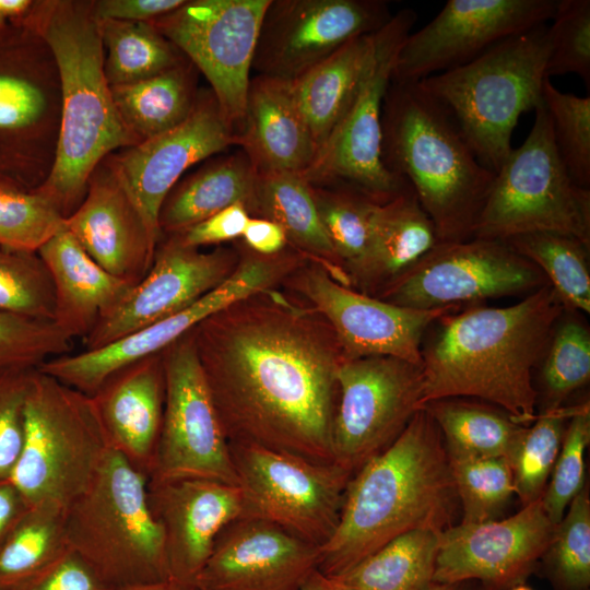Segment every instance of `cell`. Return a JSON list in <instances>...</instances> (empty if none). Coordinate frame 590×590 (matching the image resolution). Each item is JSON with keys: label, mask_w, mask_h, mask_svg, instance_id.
I'll list each match as a JSON object with an SVG mask.
<instances>
[{"label": "cell", "mask_w": 590, "mask_h": 590, "mask_svg": "<svg viewBox=\"0 0 590 590\" xmlns=\"http://www.w3.org/2000/svg\"><path fill=\"white\" fill-rule=\"evenodd\" d=\"M375 45L376 32L357 37L290 82L317 152L350 105L373 58Z\"/></svg>", "instance_id": "1f68e13d"}, {"label": "cell", "mask_w": 590, "mask_h": 590, "mask_svg": "<svg viewBox=\"0 0 590 590\" xmlns=\"http://www.w3.org/2000/svg\"><path fill=\"white\" fill-rule=\"evenodd\" d=\"M446 451L461 508L460 523L498 519L515 494L512 471L508 461L447 448Z\"/></svg>", "instance_id": "60d3db41"}, {"label": "cell", "mask_w": 590, "mask_h": 590, "mask_svg": "<svg viewBox=\"0 0 590 590\" xmlns=\"http://www.w3.org/2000/svg\"><path fill=\"white\" fill-rule=\"evenodd\" d=\"M381 155L434 222L439 241L472 238L495 174L477 160L447 113L418 83L390 82Z\"/></svg>", "instance_id": "5b68a950"}, {"label": "cell", "mask_w": 590, "mask_h": 590, "mask_svg": "<svg viewBox=\"0 0 590 590\" xmlns=\"http://www.w3.org/2000/svg\"><path fill=\"white\" fill-rule=\"evenodd\" d=\"M229 449L240 516L273 522L318 547L329 541L352 476L347 471L250 444L231 442Z\"/></svg>", "instance_id": "7c38bea8"}, {"label": "cell", "mask_w": 590, "mask_h": 590, "mask_svg": "<svg viewBox=\"0 0 590 590\" xmlns=\"http://www.w3.org/2000/svg\"><path fill=\"white\" fill-rule=\"evenodd\" d=\"M504 241L541 270L566 311L590 312L589 245L557 233H531Z\"/></svg>", "instance_id": "f35d334b"}, {"label": "cell", "mask_w": 590, "mask_h": 590, "mask_svg": "<svg viewBox=\"0 0 590 590\" xmlns=\"http://www.w3.org/2000/svg\"><path fill=\"white\" fill-rule=\"evenodd\" d=\"M258 295L191 330L226 438L333 462L337 373L344 358L335 335L329 324Z\"/></svg>", "instance_id": "6da1fadb"}, {"label": "cell", "mask_w": 590, "mask_h": 590, "mask_svg": "<svg viewBox=\"0 0 590 590\" xmlns=\"http://www.w3.org/2000/svg\"><path fill=\"white\" fill-rule=\"evenodd\" d=\"M311 190L337 258L354 273L366 251L375 201L352 189L333 192L311 185Z\"/></svg>", "instance_id": "bcb514c9"}, {"label": "cell", "mask_w": 590, "mask_h": 590, "mask_svg": "<svg viewBox=\"0 0 590 590\" xmlns=\"http://www.w3.org/2000/svg\"><path fill=\"white\" fill-rule=\"evenodd\" d=\"M64 225V217L36 190L0 188V246L37 252Z\"/></svg>", "instance_id": "7dc6e473"}, {"label": "cell", "mask_w": 590, "mask_h": 590, "mask_svg": "<svg viewBox=\"0 0 590 590\" xmlns=\"http://www.w3.org/2000/svg\"><path fill=\"white\" fill-rule=\"evenodd\" d=\"M71 343L54 321L0 312V369L38 368L67 354Z\"/></svg>", "instance_id": "f907efd6"}, {"label": "cell", "mask_w": 590, "mask_h": 590, "mask_svg": "<svg viewBox=\"0 0 590 590\" xmlns=\"http://www.w3.org/2000/svg\"><path fill=\"white\" fill-rule=\"evenodd\" d=\"M416 17L403 9L376 32L373 58L350 105L302 174L309 184L342 182L378 203L411 188L382 162L381 114L398 50Z\"/></svg>", "instance_id": "8fae6325"}, {"label": "cell", "mask_w": 590, "mask_h": 590, "mask_svg": "<svg viewBox=\"0 0 590 590\" xmlns=\"http://www.w3.org/2000/svg\"><path fill=\"white\" fill-rule=\"evenodd\" d=\"M22 495L10 479L0 481V545L26 510Z\"/></svg>", "instance_id": "6f0895ef"}, {"label": "cell", "mask_w": 590, "mask_h": 590, "mask_svg": "<svg viewBox=\"0 0 590 590\" xmlns=\"http://www.w3.org/2000/svg\"><path fill=\"white\" fill-rule=\"evenodd\" d=\"M241 237L252 252L261 256L278 255L288 243L284 229L279 224L257 216H250Z\"/></svg>", "instance_id": "9f6ffc18"}, {"label": "cell", "mask_w": 590, "mask_h": 590, "mask_svg": "<svg viewBox=\"0 0 590 590\" xmlns=\"http://www.w3.org/2000/svg\"><path fill=\"white\" fill-rule=\"evenodd\" d=\"M508 590H532L530 587L526 586L524 583L517 585Z\"/></svg>", "instance_id": "be15d7a7"}, {"label": "cell", "mask_w": 590, "mask_h": 590, "mask_svg": "<svg viewBox=\"0 0 590 590\" xmlns=\"http://www.w3.org/2000/svg\"><path fill=\"white\" fill-rule=\"evenodd\" d=\"M300 590H345L334 579L316 570L304 583Z\"/></svg>", "instance_id": "94428289"}, {"label": "cell", "mask_w": 590, "mask_h": 590, "mask_svg": "<svg viewBox=\"0 0 590 590\" xmlns=\"http://www.w3.org/2000/svg\"><path fill=\"white\" fill-rule=\"evenodd\" d=\"M91 398L109 447L149 479L165 402L163 352L114 371Z\"/></svg>", "instance_id": "4316f807"}, {"label": "cell", "mask_w": 590, "mask_h": 590, "mask_svg": "<svg viewBox=\"0 0 590 590\" xmlns=\"http://www.w3.org/2000/svg\"><path fill=\"white\" fill-rule=\"evenodd\" d=\"M547 51L545 23L417 83L447 113L481 164L495 174L512 149L520 116L542 104Z\"/></svg>", "instance_id": "8992f818"}, {"label": "cell", "mask_w": 590, "mask_h": 590, "mask_svg": "<svg viewBox=\"0 0 590 590\" xmlns=\"http://www.w3.org/2000/svg\"><path fill=\"white\" fill-rule=\"evenodd\" d=\"M11 590H111L76 553L69 550Z\"/></svg>", "instance_id": "f5cc1de1"}, {"label": "cell", "mask_w": 590, "mask_h": 590, "mask_svg": "<svg viewBox=\"0 0 590 590\" xmlns=\"http://www.w3.org/2000/svg\"><path fill=\"white\" fill-rule=\"evenodd\" d=\"M148 499L163 532L169 577L196 585L217 534L241 515L239 487L205 479L148 481Z\"/></svg>", "instance_id": "d4e9b609"}, {"label": "cell", "mask_w": 590, "mask_h": 590, "mask_svg": "<svg viewBox=\"0 0 590 590\" xmlns=\"http://www.w3.org/2000/svg\"><path fill=\"white\" fill-rule=\"evenodd\" d=\"M37 252L55 290L54 322L72 340L84 339L134 286L103 269L64 225Z\"/></svg>", "instance_id": "f1b7e54d"}, {"label": "cell", "mask_w": 590, "mask_h": 590, "mask_svg": "<svg viewBox=\"0 0 590 590\" xmlns=\"http://www.w3.org/2000/svg\"><path fill=\"white\" fill-rule=\"evenodd\" d=\"M436 423L445 447L480 457L510 460L523 436L524 425L495 405L446 398L423 406Z\"/></svg>", "instance_id": "836d02e7"}, {"label": "cell", "mask_w": 590, "mask_h": 590, "mask_svg": "<svg viewBox=\"0 0 590 590\" xmlns=\"http://www.w3.org/2000/svg\"><path fill=\"white\" fill-rule=\"evenodd\" d=\"M253 215L279 224L287 240L304 252L329 262L338 259L321 223L311 185L302 174L258 172Z\"/></svg>", "instance_id": "d590c367"}, {"label": "cell", "mask_w": 590, "mask_h": 590, "mask_svg": "<svg viewBox=\"0 0 590 590\" xmlns=\"http://www.w3.org/2000/svg\"><path fill=\"white\" fill-rule=\"evenodd\" d=\"M249 219L250 214L243 204H234L173 236L196 248L220 244L241 237Z\"/></svg>", "instance_id": "db71d44e"}, {"label": "cell", "mask_w": 590, "mask_h": 590, "mask_svg": "<svg viewBox=\"0 0 590 590\" xmlns=\"http://www.w3.org/2000/svg\"><path fill=\"white\" fill-rule=\"evenodd\" d=\"M232 251L210 252L168 236L146 274L84 338V350L102 349L191 306L235 270Z\"/></svg>", "instance_id": "7402d4cb"}, {"label": "cell", "mask_w": 590, "mask_h": 590, "mask_svg": "<svg viewBox=\"0 0 590 590\" xmlns=\"http://www.w3.org/2000/svg\"><path fill=\"white\" fill-rule=\"evenodd\" d=\"M185 0H98L93 1L94 14L98 21L117 20L151 22L165 15L184 3Z\"/></svg>", "instance_id": "11a10c76"}, {"label": "cell", "mask_w": 590, "mask_h": 590, "mask_svg": "<svg viewBox=\"0 0 590 590\" xmlns=\"http://www.w3.org/2000/svg\"><path fill=\"white\" fill-rule=\"evenodd\" d=\"M542 102L548 114L558 154L573 180L590 184V97L564 93L545 78Z\"/></svg>", "instance_id": "f6af8a7d"}, {"label": "cell", "mask_w": 590, "mask_h": 590, "mask_svg": "<svg viewBox=\"0 0 590 590\" xmlns=\"http://www.w3.org/2000/svg\"><path fill=\"white\" fill-rule=\"evenodd\" d=\"M437 243L434 222L409 188L374 203L366 251L354 274L369 285H388Z\"/></svg>", "instance_id": "f546056e"}, {"label": "cell", "mask_w": 590, "mask_h": 590, "mask_svg": "<svg viewBox=\"0 0 590 590\" xmlns=\"http://www.w3.org/2000/svg\"><path fill=\"white\" fill-rule=\"evenodd\" d=\"M534 113L528 137L495 173L472 237L504 241L557 233L590 245V190L568 174L543 102Z\"/></svg>", "instance_id": "30bf717a"}, {"label": "cell", "mask_w": 590, "mask_h": 590, "mask_svg": "<svg viewBox=\"0 0 590 590\" xmlns=\"http://www.w3.org/2000/svg\"><path fill=\"white\" fill-rule=\"evenodd\" d=\"M0 590H3L2 588H0Z\"/></svg>", "instance_id": "e7e4bbea"}, {"label": "cell", "mask_w": 590, "mask_h": 590, "mask_svg": "<svg viewBox=\"0 0 590 590\" xmlns=\"http://www.w3.org/2000/svg\"><path fill=\"white\" fill-rule=\"evenodd\" d=\"M239 145L259 173L309 168L317 149L290 82L263 75L250 80Z\"/></svg>", "instance_id": "83f0119b"}, {"label": "cell", "mask_w": 590, "mask_h": 590, "mask_svg": "<svg viewBox=\"0 0 590 590\" xmlns=\"http://www.w3.org/2000/svg\"><path fill=\"white\" fill-rule=\"evenodd\" d=\"M66 509L27 507L0 545V588L11 590L67 551Z\"/></svg>", "instance_id": "8d00e7d4"}, {"label": "cell", "mask_w": 590, "mask_h": 590, "mask_svg": "<svg viewBox=\"0 0 590 590\" xmlns=\"http://www.w3.org/2000/svg\"><path fill=\"white\" fill-rule=\"evenodd\" d=\"M556 0H448L400 46L391 81L417 83L475 59L512 35L550 21Z\"/></svg>", "instance_id": "d6986e66"}, {"label": "cell", "mask_w": 590, "mask_h": 590, "mask_svg": "<svg viewBox=\"0 0 590 590\" xmlns=\"http://www.w3.org/2000/svg\"><path fill=\"white\" fill-rule=\"evenodd\" d=\"M299 287L328 321L344 358L392 356L422 364L428 328L458 309L421 310L373 298L338 283L322 267L308 269Z\"/></svg>", "instance_id": "603a6c76"}, {"label": "cell", "mask_w": 590, "mask_h": 590, "mask_svg": "<svg viewBox=\"0 0 590 590\" xmlns=\"http://www.w3.org/2000/svg\"><path fill=\"white\" fill-rule=\"evenodd\" d=\"M337 384L332 458L353 475L388 448L421 409L422 364L392 356L343 358Z\"/></svg>", "instance_id": "4fadbf2b"}, {"label": "cell", "mask_w": 590, "mask_h": 590, "mask_svg": "<svg viewBox=\"0 0 590 590\" xmlns=\"http://www.w3.org/2000/svg\"><path fill=\"white\" fill-rule=\"evenodd\" d=\"M55 290L38 252L0 246V312L54 321Z\"/></svg>", "instance_id": "ee69618b"}, {"label": "cell", "mask_w": 590, "mask_h": 590, "mask_svg": "<svg viewBox=\"0 0 590 590\" xmlns=\"http://www.w3.org/2000/svg\"><path fill=\"white\" fill-rule=\"evenodd\" d=\"M32 4V0H0V26L23 17Z\"/></svg>", "instance_id": "680465c9"}, {"label": "cell", "mask_w": 590, "mask_h": 590, "mask_svg": "<svg viewBox=\"0 0 590 590\" xmlns=\"http://www.w3.org/2000/svg\"><path fill=\"white\" fill-rule=\"evenodd\" d=\"M426 590H487L479 581H460L452 583L433 582Z\"/></svg>", "instance_id": "6125c7cd"}, {"label": "cell", "mask_w": 590, "mask_h": 590, "mask_svg": "<svg viewBox=\"0 0 590 590\" xmlns=\"http://www.w3.org/2000/svg\"><path fill=\"white\" fill-rule=\"evenodd\" d=\"M231 145H239V135L209 90L198 94L192 113L181 125L111 153L105 162L158 244V213L169 191L188 168Z\"/></svg>", "instance_id": "ffe728a7"}, {"label": "cell", "mask_w": 590, "mask_h": 590, "mask_svg": "<svg viewBox=\"0 0 590 590\" xmlns=\"http://www.w3.org/2000/svg\"><path fill=\"white\" fill-rule=\"evenodd\" d=\"M270 0H185L150 23L209 81L222 113L241 132L250 72Z\"/></svg>", "instance_id": "5bb4252c"}, {"label": "cell", "mask_w": 590, "mask_h": 590, "mask_svg": "<svg viewBox=\"0 0 590 590\" xmlns=\"http://www.w3.org/2000/svg\"><path fill=\"white\" fill-rule=\"evenodd\" d=\"M459 500L441 434L421 408L401 435L350 479L338 527L319 547L318 571L338 577L394 538L440 533Z\"/></svg>", "instance_id": "3957f363"}, {"label": "cell", "mask_w": 590, "mask_h": 590, "mask_svg": "<svg viewBox=\"0 0 590 590\" xmlns=\"http://www.w3.org/2000/svg\"><path fill=\"white\" fill-rule=\"evenodd\" d=\"M298 261L296 255L280 252L261 256L251 252L239 261L221 285L186 309L102 349L50 358L38 369L92 397L114 371L143 357L162 353L211 315L267 292L297 267Z\"/></svg>", "instance_id": "e0dca14e"}, {"label": "cell", "mask_w": 590, "mask_h": 590, "mask_svg": "<svg viewBox=\"0 0 590 590\" xmlns=\"http://www.w3.org/2000/svg\"><path fill=\"white\" fill-rule=\"evenodd\" d=\"M257 176L243 150L205 164L178 181L165 198L158 213L161 235L179 234L234 204L255 214Z\"/></svg>", "instance_id": "4dcf8cb0"}, {"label": "cell", "mask_w": 590, "mask_h": 590, "mask_svg": "<svg viewBox=\"0 0 590 590\" xmlns=\"http://www.w3.org/2000/svg\"><path fill=\"white\" fill-rule=\"evenodd\" d=\"M564 310L545 284L510 306H473L438 319L437 331L422 346L421 408L439 399L474 398L529 426L538 414L533 369Z\"/></svg>", "instance_id": "7a4b0ae2"}, {"label": "cell", "mask_w": 590, "mask_h": 590, "mask_svg": "<svg viewBox=\"0 0 590 590\" xmlns=\"http://www.w3.org/2000/svg\"><path fill=\"white\" fill-rule=\"evenodd\" d=\"M109 449L92 398L36 368L10 476L27 507L67 509L91 484Z\"/></svg>", "instance_id": "ba28073f"}, {"label": "cell", "mask_w": 590, "mask_h": 590, "mask_svg": "<svg viewBox=\"0 0 590 590\" xmlns=\"http://www.w3.org/2000/svg\"><path fill=\"white\" fill-rule=\"evenodd\" d=\"M194 69L186 59L151 78L110 86L122 122L140 142L178 127L190 116L199 94Z\"/></svg>", "instance_id": "d6a6232c"}, {"label": "cell", "mask_w": 590, "mask_h": 590, "mask_svg": "<svg viewBox=\"0 0 590 590\" xmlns=\"http://www.w3.org/2000/svg\"><path fill=\"white\" fill-rule=\"evenodd\" d=\"M438 534H401L332 579L345 590H426L434 582Z\"/></svg>", "instance_id": "e575fe53"}, {"label": "cell", "mask_w": 590, "mask_h": 590, "mask_svg": "<svg viewBox=\"0 0 590 590\" xmlns=\"http://www.w3.org/2000/svg\"><path fill=\"white\" fill-rule=\"evenodd\" d=\"M548 27L545 76L574 73L590 86V1L559 0Z\"/></svg>", "instance_id": "c3c4849f"}, {"label": "cell", "mask_w": 590, "mask_h": 590, "mask_svg": "<svg viewBox=\"0 0 590 590\" xmlns=\"http://www.w3.org/2000/svg\"><path fill=\"white\" fill-rule=\"evenodd\" d=\"M165 402L149 481L205 479L237 485L229 442L191 331L163 351Z\"/></svg>", "instance_id": "2e32d148"}, {"label": "cell", "mask_w": 590, "mask_h": 590, "mask_svg": "<svg viewBox=\"0 0 590 590\" xmlns=\"http://www.w3.org/2000/svg\"><path fill=\"white\" fill-rule=\"evenodd\" d=\"M392 15L382 0H270L251 69L292 82Z\"/></svg>", "instance_id": "ac0fdd59"}, {"label": "cell", "mask_w": 590, "mask_h": 590, "mask_svg": "<svg viewBox=\"0 0 590 590\" xmlns=\"http://www.w3.org/2000/svg\"><path fill=\"white\" fill-rule=\"evenodd\" d=\"M590 441L589 401L577 404L569 418L562 446L541 497L548 519L558 524L585 483V452Z\"/></svg>", "instance_id": "681fc988"}, {"label": "cell", "mask_w": 590, "mask_h": 590, "mask_svg": "<svg viewBox=\"0 0 590 590\" xmlns=\"http://www.w3.org/2000/svg\"><path fill=\"white\" fill-rule=\"evenodd\" d=\"M60 78L44 37L22 17L0 26V188L48 178L60 130Z\"/></svg>", "instance_id": "9c48e42d"}, {"label": "cell", "mask_w": 590, "mask_h": 590, "mask_svg": "<svg viewBox=\"0 0 590 590\" xmlns=\"http://www.w3.org/2000/svg\"><path fill=\"white\" fill-rule=\"evenodd\" d=\"M577 405L539 412L526 427L510 460L515 494L526 506L542 497L557 459L567 423Z\"/></svg>", "instance_id": "7bdbcfd3"}, {"label": "cell", "mask_w": 590, "mask_h": 590, "mask_svg": "<svg viewBox=\"0 0 590 590\" xmlns=\"http://www.w3.org/2000/svg\"><path fill=\"white\" fill-rule=\"evenodd\" d=\"M116 590H200L193 583H186L175 579H166L157 582L142 583L125 587Z\"/></svg>", "instance_id": "91938a15"}, {"label": "cell", "mask_w": 590, "mask_h": 590, "mask_svg": "<svg viewBox=\"0 0 590 590\" xmlns=\"http://www.w3.org/2000/svg\"><path fill=\"white\" fill-rule=\"evenodd\" d=\"M545 284L541 270L505 241L472 237L437 243L387 285L382 300L430 310L528 295Z\"/></svg>", "instance_id": "9a60e30c"}, {"label": "cell", "mask_w": 590, "mask_h": 590, "mask_svg": "<svg viewBox=\"0 0 590 590\" xmlns=\"http://www.w3.org/2000/svg\"><path fill=\"white\" fill-rule=\"evenodd\" d=\"M35 369H0V481L10 479L21 451L25 399Z\"/></svg>", "instance_id": "816d5d0a"}, {"label": "cell", "mask_w": 590, "mask_h": 590, "mask_svg": "<svg viewBox=\"0 0 590 590\" xmlns=\"http://www.w3.org/2000/svg\"><path fill=\"white\" fill-rule=\"evenodd\" d=\"M98 22L105 51L104 70L110 86L151 78L187 59L150 22Z\"/></svg>", "instance_id": "74e56055"}, {"label": "cell", "mask_w": 590, "mask_h": 590, "mask_svg": "<svg viewBox=\"0 0 590 590\" xmlns=\"http://www.w3.org/2000/svg\"><path fill=\"white\" fill-rule=\"evenodd\" d=\"M148 481L110 448L91 484L64 511L69 548L111 590L170 578Z\"/></svg>", "instance_id": "52a82bcc"}, {"label": "cell", "mask_w": 590, "mask_h": 590, "mask_svg": "<svg viewBox=\"0 0 590 590\" xmlns=\"http://www.w3.org/2000/svg\"><path fill=\"white\" fill-rule=\"evenodd\" d=\"M557 524L541 498L515 515L480 523H456L438 534L434 582L479 581L487 590H508L536 571Z\"/></svg>", "instance_id": "44dd1931"}, {"label": "cell", "mask_w": 590, "mask_h": 590, "mask_svg": "<svg viewBox=\"0 0 590 590\" xmlns=\"http://www.w3.org/2000/svg\"><path fill=\"white\" fill-rule=\"evenodd\" d=\"M23 20L44 37L58 67L60 130L52 169L36 189L66 219L83 201L95 168L140 141L122 122L104 70L93 1H33Z\"/></svg>", "instance_id": "277c9868"}, {"label": "cell", "mask_w": 590, "mask_h": 590, "mask_svg": "<svg viewBox=\"0 0 590 590\" xmlns=\"http://www.w3.org/2000/svg\"><path fill=\"white\" fill-rule=\"evenodd\" d=\"M319 547L258 518L237 517L217 534L196 579L200 590H300Z\"/></svg>", "instance_id": "cb8c5ba5"}, {"label": "cell", "mask_w": 590, "mask_h": 590, "mask_svg": "<svg viewBox=\"0 0 590 590\" xmlns=\"http://www.w3.org/2000/svg\"><path fill=\"white\" fill-rule=\"evenodd\" d=\"M539 366V412L564 406L565 400L590 378V332L586 324L564 310Z\"/></svg>", "instance_id": "ab89813d"}, {"label": "cell", "mask_w": 590, "mask_h": 590, "mask_svg": "<svg viewBox=\"0 0 590 590\" xmlns=\"http://www.w3.org/2000/svg\"><path fill=\"white\" fill-rule=\"evenodd\" d=\"M64 227L103 269L134 285L151 268L158 245L105 160Z\"/></svg>", "instance_id": "484cf974"}, {"label": "cell", "mask_w": 590, "mask_h": 590, "mask_svg": "<svg viewBox=\"0 0 590 590\" xmlns=\"http://www.w3.org/2000/svg\"><path fill=\"white\" fill-rule=\"evenodd\" d=\"M553 590H590V496L586 484L557 524L536 571Z\"/></svg>", "instance_id": "b9f144b4"}]
</instances>
